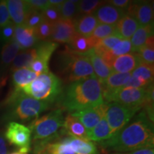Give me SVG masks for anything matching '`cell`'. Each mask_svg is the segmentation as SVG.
<instances>
[{"label":"cell","mask_w":154,"mask_h":154,"mask_svg":"<svg viewBox=\"0 0 154 154\" xmlns=\"http://www.w3.org/2000/svg\"><path fill=\"white\" fill-rule=\"evenodd\" d=\"M123 39L124 38L121 36L116 33L113 35L108 36L106 38H103V39L99 40L96 45L94 47V49L95 52L101 57L104 53L108 52L112 49L115 47V45H116L119 42H121Z\"/></svg>","instance_id":"31"},{"label":"cell","mask_w":154,"mask_h":154,"mask_svg":"<svg viewBox=\"0 0 154 154\" xmlns=\"http://www.w3.org/2000/svg\"><path fill=\"white\" fill-rule=\"evenodd\" d=\"M103 151L127 153L146 148H153V122L144 111L133 119L131 122L113 134L109 139L99 142Z\"/></svg>","instance_id":"1"},{"label":"cell","mask_w":154,"mask_h":154,"mask_svg":"<svg viewBox=\"0 0 154 154\" xmlns=\"http://www.w3.org/2000/svg\"><path fill=\"white\" fill-rule=\"evenodd\" d=\"M75 154H99L97 146L91 140H84L72 136L63 138Z\"/></svg>","instance_id":"22"},{"label":"cell","mask_w":154,"mask_h":154,"mask_svg":"<svg viewBox=\"0 0 154 154\" xmlns=\"http://www.w3.org/2000/svg\"><path fill=\"white\" fill-rule=\"evenodd\" d=\"M57 67L59 74L64 76L67 82L89 78H96L93 68L85 54L73 51L69 47L59 52Z\"/></svg>","instance_id":"3"},{"label":"cell","mask_w":154,"mask_h":154,"mask_svg":"<svg viewBox=\"0 0 154 154\" xmlns=\"http://www.w3.org/2000/svg\"><path fill=\"white\" fill-rule=\"evenodd\" d=\"M6 2L13 24L15 26L24 25L26 16L31 9L26 2L23 0H8Z\"/></svg>","instance_id":"14"},{"label":"cell","mask_w":154,"mask_h":154,"mask_svg":"<svg viewBox=\"0 0 154 154\" xmlns=\"http://www.w3.org/2000/svg\"><path fill=\"white\" fill-rule=\"evenodd\" d=\"M138 111V109L124 106L117 103L108 104L105 117L111 128L112 136L128 124Z\"/></svg>","instance_id":"8"},{"label":"cell","mask_w":154,"mask_h":154,"mask_svg":"<svg viewBox=\"0 0 154 154\" xmlns=\"http://www.w3.org/2000/svg\"><path fill=\"white\" fill-rule=\"evenodd\" d=\"M36 57V51L34 48L24 50L19 53L14 58L10 66V70L13 72L18 69H29Z\"/></svg>","instance_id":"27"},{"label":"cell","mask_w":154,"mask_h":154,"mask_svg":"<svg viewBox=\"0 0 154 154\" xmlns=\"http://www.w3.org/2000/svg\"><path fill=\"white\" fill-rule=\"evenodd\" d=\"M13 40L18 44L21 49L27 50L33 49L39 40L36 35L34 29L29 28L24 25L15 26L14 36Z\"/></svg>","instance_id":"13"},{"label":"cell","mask_w":154,"mask_h":154,"mask_svg":"<svg viewBox=\"0 0 154 154\" xmlns=\"http://www.w3.org/2000/svg\"><path fill=\"white\" fill-rule=\"evenodd\" d=\"M15 25L11 22L0 29V42L7 43L14 38Z\"/></svg>","instance_id":"39"},{"label":"cell","mask_w":154,"mask_h":154,"mask_svg":"<svg viewBox=\"0 0 154 154\" xmlns=\"http://www.w3.org/2000/svg\"><path fill=\"white\" fill-rule=\"evenodd\" d=\"M93 68L94 74L99 82L106 79L113 73L112 69L102 58L95 52L94 48L85 53Z\"/></svg>","instance_id":"17"},{"label":"cell","mask_w":154,"mask_h":154,"mask_svg":"<svg viewBox=\"0 0 154 154\" xmlns=\"http://www.w3.org/2000/svg\"><path fill=\"white\" fill-rule=\"evenodd\" d=\"M98 42L92 36H82L76 33L68 43V47L74 52L85 54L94 48Z\"/></svg>","instance_id":"24"},{"label":"cell","mask_w":154,"mask_h":154,"mask_svg":"<svg viewBox=\"0 0 154 154\" xmlns=\"http://www.w3.org/2000/svg\"><path fill=\"white\" fill-rule=\"evenodd\" d=\"M131 76V73L113 72L106 79L100 82L102 94L111 93L118 88H122Z\"/></svg>","instance_id":"19"},{"label":"cell","mask_w":154,"mask_h":154,"mask_svg":"<svg viewBox=\"0 0 154 154\" xmlns=\"http://www.w3.org/2000/svg\"><path fill=\"white\" fill-rule=\"evenodd\" d=\"M76 32L80 35L91 36L97 25V19L94 14L82 15L74 21Z\"/></svg>","instance_id":"21"},{"label":"cell","mask_w":154,"mask_h":154,"mask_svg":"<svg viewBox=\"0 0 154 154\" xmlns=\"http://www.w3.org/2000/svg\"><path fill=\"white\" fill-rule=\"evenodd\" d=\"M63 129L66 134L73 138L84 140H90L87 131L76 117L69 113L64 118Z\"/></svg>","instance_id":"18"},{"label":"cell","mask_w":154,"mask_h":154,"mask_svg":"<svg viewBox=\"0 0 154 154\" xmlns=\"http://www.w3.org/2000/svg\"><path fill=\"white\" fill-rule=\"evenodd\" d=\"M11 22L7 9V2L5 0L0 1V29Z\"/></svg>","instance_id":"41"},{"label":"cell","mask_w":154,"mask_h":154,"mask_svg":"<svg viewBox=\"0 0 154 154\" xmlns=\"http://www.w3.org/2000/svg\"><path fill=\"white\" fill-rule=\"evenodd\" d=\"M153 64L141 62L131 72V76L142 79L149 83H153Z\"/></svg>","instance_id":"32"},{"label":"cell","mask_w":154,"mask_h":154,"mask_svg":"<svg viewBox=\"0 0 154 154\" xmlns=\"http://www.w3.org/2000/svg\"><path fill=\"white\" fill-rule=\"evenodd\" d=\"M32 131L29 127L17 122H10L7 127L5 137L12 145L20 148H30Z\"/></svg>","instance_id":"10"},{"label":"cell","mask_w":154,"mask_h":154,"mask_svg":"<svg viewBox=\"0 0 154 154\" xmlns=\"http://www.w3.org/2000/svg\"><path fill=\"white\" fill-rule=\"evenodd\" d=\"M88 136L91 141L96 142L103 141L112 136L111 128L108 124L105 116L98 123L91 131L88 133Z\"/></svg>","instance_id":"30"},{"label":"cell","mask_w":154,"mask_h":154,"mask_svg":"<svg viewBox=\"0 0 154 154\" xmlns=\"http://www.w3.org/2000/svg\"><path fill=\"white\" fill-rule=\"evenodd\" d=\"M126 154H154L153 148H146L125 153Z\"/></svg>","instance_id":"45"},{"label":"cell","mask_w":154,"mask_h":154,"mask_svg":"<svg viewBox=\"0 0 154 154\" xmlns=\"http://www.w3.org/2000/svg\"><path fill=\"white\" fill-rule=\"evenodd\" d=\"M76 34L72 20L61 19L53 24V32L50 41L55 43H67Z\"/></svg>","instance_id":"12"},{"label":"cell","mask_w":154,"mask_h":154,"mask_svg":"<svg viewBox=\"0 0 154 154\" xmlns=\"http://www.w3.org/2000/svg\"><path fill=\"white\" fill-rule=\"evenodd\" d=\"M147 88V87H146ZM146 88L122 87L111 93L102 95L103 103H117L124 106L140 110L146 100Z\"/></svg>","instance_id":"7"},{"label":"cell","mask_w":154,"mask_h":154,"mask_svg":"<svg viewBox=\"0 0 154 154\" xmlns=\"http://www.w3.org/2000/svg\"><path fill=\"white\" fill-rule=\"evenodd\" d=\"M131 2V1H128V0H111V1L106 2H109L110 5L114 6L117 8L126 11L129 6Z\"/></svg>","instance_id":"44"},{"label":"cell","mask_w":154,"mask_h":154,"mask_svg":"<svg viewBox=\"0 0 154 154\" xmlns=\"http://www.w3.org/2000/svg\"><path fill=\"white\" fill-rule=\"evenodd\" d=\"M7 143L4 138L3 136L0 134V154H7Z\"/></svg>","instance_id":"46"},{"label":"cell","mask_w":154,"mask_h":154,"mask_svg":"<svg viewBox=\"0 0 154 154\" xmlns=\"http://www.w3.org/2000/svg\"><path fill=\"white\" fill-rule=\"evenodd\" d=\"M12 114L22 121L37 118L49 107V103L35 99L26 95L20 89H15L7 100Z\"/></svg>","instance_id":"5"},{"label":"cell","mask_w":154,"mask_h":154,"mask_svg":"<svg viewBox=\"0 0 154 154\" xmlns=\"http://www.w3.org/2000/svg\"><path fill=\"white\" fill-rule=\"evenodd\" d=\"M153 36H150L146 40L145 45L138 51V54L141 62L153 64L154 62V42Z\"/></svg>","instance_id":"34"},{"label":"cell","mask_w":154,"mask_h":154,"mask_svg":"<svg viewBox=\"0 0 154 154\" xmlns=\"http://www.w3.org/2000/svg\"><path fill=\"white\" fill-rule=\"evenodd\" d=\"M9 154H22V153H20V152L17 151V152H14V153H9Z\"/></svg>","instance_id":"47"},{"label":"cell","mask_w":154,"mask_h":154,"mask_svg":"<svg viewBox=\"0 0 154 154\" xmlns=\"http://www.w3.org/2000/svg\"><path fill=\"white\" fill-rule=\"evenodd\" d=\"M42 14H43L44 20L52 23V24L61 19L60 11L58 10L56 7H54L52 6H50L49 7H48L47 9H46L45 10L42 11Z\"/></svg>","instance_id":"40"},{"label":"cell","mask_w":154,"mask_h":154,"mask_svg":"<svg viewBox=\"0 0 154 154\" xmlns=\"http://www.w3.org/2000/svg\"><path fill=\"white\" fill-rule=\"evenodd\" d=\"M131 52V44L129 39H123L119 42L112 49L101 56L108 65L111 67V63L116 57Z\"/></svg>","instance_id":"28"},{"label":"cell","mask_w":154,"mask_h":154,"mask_svg":"<svg viewBox=\"0 0 154 154\" xmlns=\"http://www.w3.org/2000/svg\"><path fill=\"white\" fill-rule=\"evenodd\" d=\"M115 26L116 33L119 36L124 39L129 40L136 29L139 27V25L136 19L126 14L119 19Z\"/></svg>","instance_id":"23"},{"label":"cell","mask_w":154,"mask_h":154,"mask_svg":"<svg viewBox=\"0 0 154 154\" xmlns=\"http://www.w3.org/2000/svg\"><path fill=\"white\" fill-rule=\"evenodd\" d=\"M20 47L14 40L7 42L4 44L0 54V63L1 69L5 71L9 66H11V63L14 61V58L20 51Z\"/></svg>","instance_id":"26"},{"label":"cell","mask_w":154,"mask_h":154,"mask_svg":"<svg viewBox=\"0 0 154 154\" xmlns=\"http://www.w3.org/2000/svg\"><path fill=\"white\" fill-rule=\"evenodd\" d=\"M44 21V18L42 11L31 9L29 11L27 16H26L24 25L29 28L35 29Z\"/></svg>","instance_id":"38"},{"label":"cell","mask_w":154,"mask_h":154,"mask_svg":"<svg viewBox=\"0 0 154 154\" xmlns=\"http://www.w3.org/2000/svg\"><path fill=\"white\" fill-rule=\"evenodd\" d=\"M125 14L126 11L117 8L110 4H105L97 9L94 16L100 24L116 25Z\"/></svg>","instance_id":"15"},{"label":"cell","mask_w":154,"mask_h":154,"mask_svg":"<svg viewBox=\"0 0 154 154\" xmlns=\"http://www.w3.org/2000/svg\"><path fill=\"white\" fill-rule=\"evenodd\" d=\"M106 2L99 0H82L78 3V12L82 15L94 14L97 9Z\"/></svg>","instance_id":"35"},{"label":"cell","mask_w":154,"mask_h":154,"mask_svg":"<svg viewBox=\"0 0 154 154\" xmlns=\"http://www.w3.org/2000/svg\"><path fill=\"white\" fill-rule=\"evenodd\" d=\"M35 29L36 35L39 41H49L53 32V24L44 20Z\"/></svg>","instance_id":"37"},{"label":"cell","mask_w":154,"mask_h":154,"mask_svg":"<svg viewBox=\"0 0 154 154\" xmlns=\"http://www.w3.org/2000/svg\"><path fill=\"white\" fill-rule=\"evenodd\" d=\"M153 83H149L142 79L137 78V77L131 76L129 80L127 82L124 87H132L136 88H145L151 85Z\"/></svg>","instance_id":"42"},{"label":"cell","mask_w":154,"mask_h":154,"mask_svg":"<svg viewBox=\"0 0 154 154\" xmlns=\"http://www.w3.org/2000/svg\"><path fill=\"white\" fill-rule=\"evenodd\" d=\"M63 110L60 109L36 118L29 128L33 134L34 140H44L57 134L63 127Z\"/></svg>","instance_id":"6"},{"label":"cell","mask_w":154,"mask_h":154,"mask_svg":"<svg viewBox=\"0 0 154 154\" xmlns=\"http://www.w3.org/2000/svg\"><path fill=\"white\" fill-rule=\"evenodd\" d=\"M116 33V29L115 25L99 24L97 25L91 36L99 41Z\"/></svg>","instance_id":"36"},{"label":"cell","mask_w":154,"mask_h":154,"mask_svg":"<svg viewBox=\"0 0 154 154\" xmlns=\"http://www.w3.org/2000/svg\"><path fill=\"white\" fill-rule=\"evenodd\" d=\"M25 94L34 99L50 103L54 101L62 93V82L53 73L39 74L29 85L22 89Z\"/></svg>","instance_id":"4"},{"label":"cell","mask_w":154,"mask_h":154,"mask_svg":"<svg viewBox=\"0 0 154 154\" xmlns=\"http://www.w3.org/2000/svg\"><path fill=\"white\" fill-rule=\"evenodd\" d=\"M126 14L136 19L140 26L153 24L154 9L153 2H131Z\"/></svg>","instance_id":"9"},{"label":"cell","mask_w":154,"mask_h":154,"mask_svg":"<svg viewBox=\"0 0 154 154\" xmlns=\"http://www.w3.org/2000/svg\"><path fill=\"white\" fill-rule=\"evenodd\" d=\"M62 110L71 113L103 104L101 86L96 78H89L71 83L60 96Z\"/></svg>","instance_id":"2"},{"label":"cell","mask_w":154,"mask_h":154,"mask_svg":"<svg viewBox=\"0 0 154 154\" xmlns=\"http://www.w3.org/2000/svg\"><path fill=\"white\" fill-rule=\"evenodd\" d=\"M152 36H153V24L140 26L131 38V52L137 53L145 45L148 38Z\"/></svg>","instance_id":"25"},{"label":"cell","mask_w":154,"mask_h":154,"mask_svg":"<svg viewBox=\"0 0 154 154\" xmlns=\"http://www.w3.org/2000/svg\"><path fill=\"white\" fill-rule=\"evenodd\" d=\"M26 2L31 9L39 11H43L51 6L49 0H26Z\"/></svg>","instance_id":"43"},{"label":"cell","mask_w":154,"mask_h":154,"mask_svg":"<svg viewBox=\"0 0 154 154\" xmlns=\"http://www.w3.org/2000/svg\"><path fill=\"white\" fill-rule=\"evenodd\" d=\"M79 1L68 0L63 1L61 5L59 11H60L61 19H69L73 22L77 18L78 12V3Z\"/></svg>","instance_id":"33"},{"label":"cell","mask_w":154,"mask_h":154,"mask_svg":"<svg viewBox=\"0 0 154 154\" xmlns=\"http://www.w3.org/2000/svg\"><path fill=\"white\" fill-rule=\"evenodd\" d=\"M59 44L51 41H42L36 44L34 49L36 51V57L34 60L39 62L44 67L49 69V61Z\"/></svg>","instance_id":"20"},{"label":"cell","mask_w":154,"mask_h":154,"mask_svg":"<svg viewBox=\"0 0 154 154\" xmlns=\"http://www.w3.org/2000/svg\"><path fill=\"white\" fill-rule=\"evenodd\" d=\"M107 109L108 104L103 103L71 114L80 121L88 133L105 116Z\"/></svg>","instance_id":"11"},{"label":"cell","mask_w":154,"mask_h":154,"mask_svg":"<svg viewBox=\"0 0 154 154\" xmlns=\"http://www.w3.org/2000/svg\"><path fill=\"white\" fill-rule=\"evenodd\" d=\"M111 154H126L125 153H117V152H115V153H112Z\"/></svg>","instance_id":"48"},{"label":"cell","mask_w":154,"mask_h":154,"mask_svg":"<svg viewBox=\"0 0 154 154\" xmlns=\"http://www.w3.org/2000/svg\"><path fill=\"white\" fill-rule=\"evenodd\" d=\"M141 63L138 53L131 52L116 57L111 63L113 72L131 73Z\"/></svg>","instance_id":"16"},{"label":"cell","mask_w":154,"mask_h":154,"mask_svg":"<svg viewBox=\"0 0 154 154\" xmlns=\"http://www.w3.org/2000/svg\"><path fill=\"white\" fill-rule=\"evenodd\" d=\"M38 75L29 69H21L13 72L12 83L15 89L22 90L33 82Z\"/></svg>","instance_id":"29"}]
</instances>
